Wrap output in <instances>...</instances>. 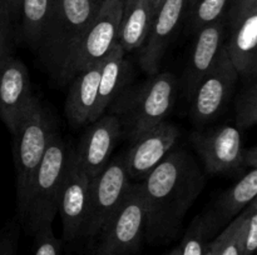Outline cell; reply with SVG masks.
<instances>
[{"label":"cell","mask_w":257,"mask_h":255,"mask_svg":"<svg viewBox=\"0 0 257 255\" xmlns=\"http://www.w3.org/2000/svg\"><path fill=\"white\" fill-rule=\"evenodd\" d=\"M131 79H132V66L125 59V52L117 42L103 59L97 102L93 110L90 122L107 112L113 100L128 86Z\"/></svg>","instance_id":"19"},{"label":"cell","mask_w":257,"mask_h":255,"mask_svg":"<svg viewBox=\"0 0 257 255\" xmlns=\"http://www.w3.org/2000/svg\"><path fill=\"white\" fill-rule=\"evenodd\" d=\"M205 255H216V250H215V248H213L212 242H210V244H208Z\"/></svg>","instance_id":"33"},{"label":"cell","mask_w":257,"mask_h":255,"mask_svg":"<svg viewBox=\"0 0 257 255\" xmlns=\"http://www.w3.org/2000/svg\"><path fill=\"white\" fill-rule=\"evenodd\" d=\"M132 182L125 170L124 156L110 160L107 166L90 180L89 212L85 239L94 242L97 235L119 208Z\"/></svg>","instance_id":"11"},{"label":"cell","mask_w":257,"mask_h":255,"mask_svg":"<svg viewBox=\"0 0 257 255\" xmlns=\"http://www.w3.org/2000/svg\"><path fill=\"white\" fill-rule=\"evenodd\" d=\"M120 138L119 122L113 114L104 112L89 122L78 145L73 148L75 162L88 179H94L107 166Z\"/></svg>","instance_id":"12"},{"label":"cell","mask_w":257,"mask_h":255,"mask_svg":"<svg viewBox=\"0 0 257 255\" xmlns=\"http://www.w3.org/2000/svg\"><path fill=\"white\" fill-rule=\"evenodd\" d=\"M191 142L208 174L241 175L246 172L241 130L232 125L195 130Z\"/></svg>","instance_id":"10"},{"label":"cell","mask_w":257,"mask_h":255,"mask_svg":"<svg viewBox=\"0 0 257 255\" xmlns=\"http://www.w3.org/2000/svg\"><path fill=\"white\" fill-rule=\"evenodd\" d=\"M57 130L53 116L37 98L12 134L18 222L24 214L35 172Z\"/></svg>","instance_id":"4"},{"label":"cell","mask_w":257,"mask_h":255,"mask_svg":"<svg viewBox=\"0 0 257 255\" xmlns=\"http://www.w3.org/2000/svg\"><path fill=\"white\" fill-rule=\"evenodd\" d=\"M238 78L223 45L215 64L201 80L190 100V116L193 124L203 126L222 114L232 98Z\"/></svg>","instance_id":"8"},{"label":"cell","mask_w":257,"mask_h":255,"mask_svg":"<svg viewBox=\"0 0 257 255\" xmlns=\"http://www.w3.org/2000/svg\"><path fill=\"white\" fill-rule=\"evenodd\" d=\"M102 0H50L49 16L38 54L50 76L59 82Z\"/></svg>","instance_id":"3"},{"label":"cell","mask_w":257,"mask_h":255,"mask_svg":"<svg viewBox=\"0 0 257 255\" xmlns=\"http://www.w3.org/2000/svg\"><path fill=\"white\" fill-rule=\"evenodd\" d=\"M146 232V206L141 182H132L110 219L94 239L93 255H136Z\"/></svg>","instance_id":"6"},{"label":"cell","mask_w":257,"mask_h":255,"mask_svg":"<svg viewBox=\"0 0 257 255\" xmlns=\"http://www.w3.org/2000/svg\"><path fill=\"white\" fill-rule=\"evenodd\" d=\"M49 9L50 0H22L18 28L23 40L34 52L42 45Z\"/></svg>","instance_id":"22"},{"label":"cell","mask_w":257,"mask_h":255,"mask_svg":"<svg viewBox=\"0 0 257 255\" xmlns=\"http://www.w3.org/2000/svg\"><path fill=\"white\" fill-rule=\"evenodd\" d=\"M20 222L10 220L0 229V255H17L19 244Z\"/></svg>","instance_id":"30"},{"label":"cell","mask_w":257,"mask_h":255,"mask_svg":"<svg viewBox=\"0 0 257 255\" xmlns=\"http://www.w3.org/2000/svg\"><path fill=\"white\" fill-rule=\"evenodd\" d=\"M238 246L241 255H253L257 248V200L253 199L240 214Z\"/></svg>","instance_id":"26"},{"label":"cell","mask_w":257,"mask_h":255,"mask_svg":"<svg viewBox=\"0 0 257 255\" xmlns=\"http://www.w3.org/2000/svg\"><path fill=\"white\" fill-rule=\"evenodd\" d=\"M157 6L153 0H124L120 18L118 44L123 52H138L150 32Z\"/></svg>","instance_id":"20"},{"label":"cell","mask_w":257,"mask_h":255,"mask_svg":"<svg viewBox=\"0 0 257 255\" xmlns=\"http://www.w3.org/2000/svg\"><path fill=\"white\" fill-rule=\"evenodd\" d=\"M167 255H180V252H178V246L175 248V249H173V250H171V252H168Z\"/></svg>","instance_id":"34"},{"label":"cell","mask_w":257,"mask_h":255,"mask_svg":"<svg viewBox=\"0 0 257 255\" xmlns=\"http://www.w3.org/2000/svg\"><path fill=\"white\" fill-rule=\"evenodd\" d=\"M196 2H197V0H188V5H190V6H192Z\"/></svg>","instance_id":"35"},{"label":"cell","mask_w":257,"mask_h":255,"mask_svg":"<svg viewBox=\"0 0 257 255\" xmlns=\"http://www.w3.org/2000/svg\"><path fill=\"white\" fill-rule=\"evenodd\" d=\"M220 228L216 224L211 210L197 215L188 225L187 232L178 245L180 255H205L208 244Z\"/></svg>","instance_id":"23"},{"label":"cell","mask_w":257,"mask_h":255,"mask_svg":"<svg viewBox=\"0 0 257 255\" xmlns=\"http://www.w3.org/2000/svg\"><path fill=\"white\" fill-rule=\"evenodd\" d=\"M161 2H162V0H153V2H155V5H156V6H157V8H158V5H160Z\"/></svg>","instance_id":"36"},{"label":"cell","mask_w":257,"mask_h":255,"mask_svg":"<svg viewBox=\"0 0 257 255\" xmlns=\"http://www.w3.org/2000/svg\"><path fill=\"white\" fill-rule=\"evenodd\" d=\"M178 80L172 72H157L127 86L108 108L118 119L122 138L133 142L165 122L177 99Z\"/></svg>","instance_id":"2"},{"label":"cell","mask_w":257,"mask_h":255,"mask_svg":"<svg viewBox=\"0 0 257 255\" xmlns=\"http://www.w3.org/2000/svg\"><path fill=\"white\" fill-rule=\"evenodd\" d=\"M235 118L238 130L250 129L257 122V75L243 78L235 98Z\"/></svg>","instance_id":"24"},{"label":"cell","mask_w":257,"mask_h":255,"mask_svg":"<svg viewBox=\"0 0 257 255\" xmlns=\"http://www.w3.org/2000/svg\"><path fill=\"white\" fill-rule=\"evenodd\" d=\"M180 139V129L167 120L135 139L124 156L131 182H141L170 154Z\"/></svg>","instance_id":"13"},{"label":"cell","mask_w":257,"mask_h":255,"mask_svg":"<svg viewBox=\"0 0 257 255\" xmlns=\"http://www.w3.org/2000/svg\"><path fill=\"white\" fill-rule=\"evenodd\" d=\"M89 195L90 180L78 168L72 152L58 204V212L62 218L63 239L67 242L84 238L89 212Z\"/></svg>","instance_id":"15"},{"label":"cell","mask_w":257,"mask_h":255,"mask_svg":"<svg viewBox=\"0 0 257 255\" xmlns=\"http://www.w3.org/2000/svg\"><path fill=\"white\" fill-rule=\"evenodd\" d=\"M14 29L7 0H0V72L13 58Z\"/></svg>","instance_id":"27"},{"label":"cell","mask_w":257,"mask_h":255,"mask_svg":"<svg viewBox=\"0 0 257 255\" xmlns=\"http://www.w3.org/2000/svg\"><path fill=\"white\" fill-rule=\"evenodd\" d=\"M102 64L103 60L90 65L70 80L64 109L68 122L74 129L88 125L92 119L97 102Z\"/></svg>","instance_id":"18"},{"label":"cell","mask_w":257,"mask_h":255,"mask_svg":"<svg viewBox=\"0 0 257 255\" xmlns=\"http://www.w3.org/2000/svg\"><path fill=\"white\" fill-rule=\"evenodd\" d=\"M72 152L73 148L57 130L35 172L24 214L19 220L29 234L34 235L42 225L54 222Z\"/></svg>","instance_id":"5"},{"label":"cell","mask_w":257,"mask_h":255,"mask_svg":"<svg viewBox=\"0 0 257 255\" xmlns=\"http://www.w3.org/2000/svg\"><path fill=\"white\" fill-rule=\"evenodd\" d=\"M146 206L145 240L163 244L180 232L186 214L206 185L197 162L186 150H172L141 182Z\"/></svg>","instance_id":"1"},{"label":"cell","mask_w":257,"mask_h":255,"mask_svg":"<svg viewBox=\"0 0 257 255\" xmlns=\"http://www.w3.org/2000/svg\"><path fill=\"white\" fill-rule=\"evenodd\" d=\"M123 2L124 0H102L97 15L88 26L72 59L63 72L58 82L59 84L70 82L78 72L104 59L105 55L117 44Z\"/></svg>","instance_id":"7"},{"label":"cell","mask_w":257,"mask_h":255,"mask_svg":"<svg viewBox=\"0 0 257 255\" xmlns=\"http://www.w3.org/2000/svg\"><path fill=\"white\" fill-rule=\"evenodd\" d=\"M257 194V169H248L242 178L218 196L211 212L216 224L225 228L248 206Z\"/></svg>","instance_id":"21"},{"label":"cell","mask_w":257,"mask_h":255,"mask_svg":"<svg viewBox=\"0 0 257 255\" xmlns=\"http://www.w3.org/2000/svg\"><path fill=\"white\" fill-rule=\"evenodd\" d=\"M226 15L216 22L201 28L196 34L195 44L191 52L182 76V89L185 98L190 102L201 80L211 70L226 40Z\"/></svg>","instance_id":"17"},{"label":"cell","mask_w":257,"mask_h":255,"mask_svg":"<svg viewBox=\"0 0 257 255\" xmlns=\"http://www.w3.org/2000/svg\"><path fill=\"white\" fill-rule=\"evenodd\" d=\"M34 255H60L62 244L53 232V224H44L34 232Z\"/></svg>","instance_id":"29"},{"label":"cell","mask_w":257,"mask_h":255,"mask_svg":"<svg viewBox=\"0 0 257 255\" xmlns=\"http://www.w3.org/2000/svg\"><path fill=\"white\" fill-rule=\"evenodd\" d=\"M233 0H197L191 6L190 30L197 32L201 28L226 15Z\"/></svg>","instance_id":"25"},{"label":"cell","mask_w":257,"mask_h":255,"mask_svg":"<svg viewBox=\"0 0 257 255\" xmlns=\"http://www.w3.org/2000/svg\"><path fill=\"white\" fill-rule=\"evenodd\" d=\"M188 0H162L140 52V66L146 74L160 72L163 56L175 39Z\"/></svg>","instance_id":"14"},{"label":"cell","mask_w":257,"mask_h":255,"mask_svg":"<svg viewBox=\"0 0 257 255\" xmlns=\"http://www.w3.org/2000/svg\"><path fill=\"white\" fill-rule=\"evenodd\" d=\"M35 99L27 65L13 56L0 72V120L10 134Z\"/></svg>","instance_id":"16"},{"label":"cell","mask_w":257,"mask_h":255,"mask_svg":"<svg viewBox=\"0 0 257 255\" xmlns=\"http://www.w3.org/2000/svg\"><path fill=\"white\" fill-rule=\"evenodd\" d=\"M243 162L246 169L257 168V149L256 146H251L250 149L243 150Z\"/></svg>","instance_id":"31"},{"label":"cell","mask_w":257,"mask_h":255,"mask_svg":"<svg viewBox=\"0 0 257 255\" xmlns=\"http://www.w3.org/2000/svg\"><path fill=\"white\" fill-rule=\"evenodd\" d=\"M226 24L223 45L238 76L257 75V0H233Z\"/></svg>","instance_id":"9"},{"label":"cell","mask_w":257,"mask_h":255,"mask_svg":"<svg viewBox=\"0 0 257 255\" xmlns=\"http://www.w3.org/2000/svg\"><path fill=\"white\" fill-rule=\"evenodd\" d=\"M8 8H9L10 18H12L14 26H18L20 16V5H22V0H7Z\"/></svg>","instance_id":"32"},{"label":"cell","mask_w":257,"mask_h":255,"mask_svg":"<svg viewBox=\"0 0 257 255\" xmlns=\"http://www.w3.org/2000/svg\"><path fill=\"white\" fill-rule=\"evenodd\" d=\"M238 224H240V215L228 222L215 239L211 240L216 250V255H241L238 246Z\"/></svg>","instance_id":"28"}]
</instances>
